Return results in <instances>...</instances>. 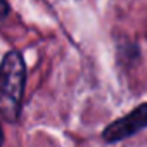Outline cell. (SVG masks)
Here are the masks:
<instances>
[{
    "label": "cell",
    "instance_id": "obj_1",
    "mask_svg": "<svg viewBox=\"0 0 147 147\" xmlns=\"http://www.w3.org/2000/svg\"><path fill=\"white\" fill-rule=\"evenodd\" d=\"M26 88V64L18 50H11L0 61V116L7 123H18Z\"/></svg>",
    "mask_w": 147,
    "mask_h": 147
},
{
    "label": "cell",
    "instance_id": "obj_2",
    "mask_svg": "<svg viewBox=\"0 0 147 147\" xmlns=\"http://www.w3.org/2000/svg\"><path fill=\"white\" fill-rule=\"evenodd\" d=\"M145 128H147V102L137 106L130 114L109 123L102 131V138L107 144H116L125 138H130L131 135Z\"/></svg>",
    "mask_w": 147,
    "mask_h": 147
},
{
    "label": "cell",
    "instance_id": "obj_3",
    "mask_svg": "<svg viewBox=\"0 0 147 147\" xmlns=\"http://www.w3.org/2000/svg\"><path fill=\"white\" fill-rule=\"evenodd\" d=\"M9 4L7 2H0V23H2L5 18H7V14H9Z\"/></svg>",
    "mask_w": 147,
    "mask_h": 147
},
{
    "label": "cell",
    "instance_id": "obj_4",
    "mask_svg": "<svg viewBox=\"0 0 147 147\" xmlns=\"http://www.w3.org/2000/svg\"><path fill=\"white\" fill-rule=\"evenodd\" d=\"M2 142H4V133H2V130H0V145H2Z\"/></svg>",
    "mask_w": 147,
    "mask_h": 147
}]
</instances>
